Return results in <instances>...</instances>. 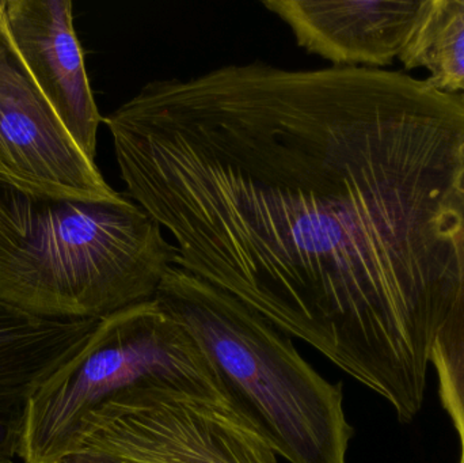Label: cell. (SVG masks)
Segmentation results:
<instances>
[{
  "label": "cell",
  "instance_id": "2",
  "mask_svg": "<svg viewBox=\"0 0 464 463\" xmlns=\"http://www.w3.org/2000/svg\"><path fill=\"white\" fill-rule=\"evenodd\" d=\"M177 260L162 226L128 196L82 201L0 185V301L29 314L97 320L151 301Z\"/></svg>",
  "mask_w": 464,
  "mask_h": 463
},
{
  "label": "cell",
  "instance_id": "5",
  "mask_svg": "<svg viewBox=\"0 0 464 463\" xmlns=\"http://www.w3.org/2000/svg\"><path fill=\"white\" fill-rule=\"evenodd\" d=\"M53 463H278L227 402L171 388L124 391L79 424Z\"/></svg>",
  "mask_w": 464,
  "mask_h": 463
},
{
  "label": "cell",
  "instance_id": "1",
  "mask_svg": "<svg viewBox=\"0 0 464 463\" xmlns=\"http://www.w3.org/2000/svg\"><path fill=\"white\" fill-rule=\"evenodd\" d=\"M103 122L177 265L308 342L403 423L464 285V102L403 71L223 65Z\"/></svg>",
  "mask_w": 464,
  "mask_h": 463
},
{
  "label": "cell",
  "instance_id": "3",
  "mask_svg": "<svg viewBox=\"0 0 464 463\" xmlns=\"http://www.w3.org/2000/svg\"><path fill=\"white\" fill-rule=\"evenodd\" d=\"M155 301L204 351L228 404L289 463H346L353 427L343 388L302 358L289 334L176 265Z\"/></svg>",
  "mask_w": 464,
  "mask_h": 463
},
{
  "label": "cell",
  "instance_id": "13",
  "mask_svg": "<svg viewBox=\"0 0 464 463\" xmlns=\"http://www.w3.org/2000/svg\"><path fill=\"white\" fill-rule=\"evenodd\" d=\"M458 95H459L460 100H462V101H463V102H464V92H463V94H458Z\"/></svg>",
  "mask_w": 464,
  "mask_h": 463
},
{
  "label": "cell",
  "instance_id": "12",
  "mask_svg": "<svg viewBox=\"0 0 464 463\" xmlns=\"http://www.w3.org/2000/svg\"><path fill=\"white\" fill-rule=\"evenodd\" d=\"M3 8H5V0H0V13H2Z\"/></svg>",
  "mask_w": 464,
  "mask_h": 463
},
{
  "label": "cell",
  "instance_id": "7",
  "mask_svg": "<svg viewBox=\"0 0 464 463\" xmlns=\"http://www.w3.org/2000/svg\"><path fill=\"white\" fill-rule=\"evenodd\" d=\"M14 48L79 149L92 160L103 117L98 111L73 27L71 0H5Z\"/></svg>",
  "mask_w": 464,
  "mask_h": 463
},
{
  "label": "cell",
  "instance_id": "10",
  "mask_svg": "<svg viewBox=\"0 0 464 463\" xmlns=\"http://www.w3.org/2000/svg\"><path fill=\"white\" fill-rule=\"evenodd\" d=\"M400 62L449 94L464 92V0H424Z\"/></svg>",
  "mask_w": 464,
  "mask_h": 463
},
{
  "label": "cell",
  "instance_id": "6",
  "mask_svg": "<svg viewBox=\"0 0 464 463\" xmlns=\"http://www.w3.org/2000/svg\"><path fill=\"white\" fill-rule=\"evenodd\" d=\"M0 185L29 195L121 201L73 140L11 43L0 13Z\"/></svg>",
  "mask_w": 464,
  "mask_h": 463
},
{
  "label": "cell",
  "instance_id": "8",
  "mask_svg": "<svg viewBox=\"0 0 464 463\" xmlns=\"http://www.w3.org/2000/svg\"><path fill=\"white\" fill-rule=\"evenodd\" d=\"M424 0H266L297 45L330 67L379 68L400 60Z\"/></svg>",
  "mask_w": 464,
  "mask_h": 463
},
{
  "label": "cell",
  "instance_id": "4",
  "mask_svg": "<svg viewBox=\"0 0 464 463\" xmlns=\"http://www.w3.org/2000/svg\"><path fill=\"white\" fill-rule=\"evenodd\" d=\"M140 388L227 402L204 351L155 298L100 318L81 350L41 385L27 408L19 458L59 461L89 413Z\"/></svg>",
  "mask_w": 464,
  "mask_h": 463
},
{
  "label": "cell",
  "instance_id": "11",
  "mask_svg": "<svg viewBox=\"0 0 464 463\" xmlns=\"http://www.w3.org/2000/svg\"><path fill=\"white\" fill-rule=\"evenodd\" d=\"M430 362L438 372L441 405L459 437V463H464V285L433 339Z\"/></svg>",
  "mask_w": 464,
  "mask_h": 463
},
{
  "label": "cell",
  "instance_id": "9",
  "mask_svg": "<svg viewBox=\"0 0 464 463\" xmlns=\"http://www.w3.org/2000/svg\"><path fill=\"white\" fill-rule=\"evenodd\" d=\"M98 320L37 317L0 301V463L18 457L30 400L81 350Z\"/></svg>",
  "mask_w": 464,
  "mask_h": 463
}]
</instances>
